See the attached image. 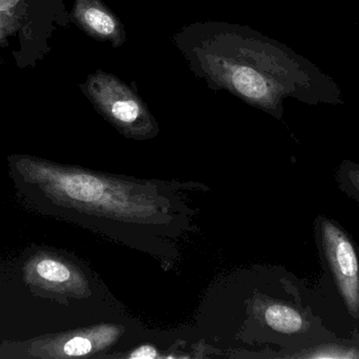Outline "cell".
Wrapping results in <instances>:
<instances>
[{"label":"cell","mask_w":359,"mask_h":359,"mask_svg":"<svg viewBox=\"0 0 359 359\" xmlns=\"http://www.w3.org/2000/svg\"><path fill=\"white\" fill-rule=\"evenodd\" d=\"M35 179L80 213L96 219L111 240L172 265V244L189 225L188 208L158 181L36 167Z\"/></svg>","instance_id":"6da1fadb"},{"label":"cell","mask_w":359,"mask_h":359,"mask_svg":"<svg viewBox=\"0 0 359 359\" xmlns=\"http://www.w3.org/2000/svg\"><path fill=\"white\" fill-rule=\"evenodd\" d=\"M314 236L323 270L322 294L332 293L327 301L335 303L351 339L359 341L358 247L343 226L324 215H318L314 221Z\"/></svg>","instance_id":"7a4b0ae2"},{"label":"cell","mask_w":359,"mask_h":359,"mask_svg":"<svg viewBox=\"0 0 359 359\" xmlns=\"http://www.w3.org/2000/svg\"><path fill=\"white\" fill-rule=\"evenodd\" d=\"M86 92L99 113L128 138H154L159 126L136 91L117 76L98 71L90 75Z\"/></svg>","instance_id":"3957f363"},{"label":"cell","mask_w":359,"mask_h":359,"mask_svg":"<svg viewBox=\"0 0 359 359\" xmlns=\"http://www.w3.org/2000/svg\"><path fill=\"white\" fill-rule=\"evenodd\" d=\"M74 16L88 35L107 41L114 48L126 41L124 25L101 0H76Z\"/></svg>","instance_id":"277c9868"},{"label":"cell","mask_w":359,"mask_h":359,"mask_svg":"<svg viewBox=\"0 0 359 359\" xmlns=\"http://www.w3.org/2000/svg\"><path fill=\"white\" fill-rule=\"evenodd\" d=\"M35 272L38 278L50 284L60 285L75 292H86V282L69 266L53 259H40L36 263Z\"/></svg>","instance_id":"5b68a950"},{"label":"cell","mask_w":359,"mask_h":359,"mask_svg":"<svg viewBox=\"0 0 359 359\" xmlns=\"http://www.w3.org/2000/svg\"><path fill=\"white\" fill-rule=\"evenodd\" d=\"M335 183L344 194L359 206V162H341L335 171Z\"/></svg>","instance_id":"8992f818"},{"label":"cell","mask_w":359,"mask_h":359,"mask_svg":"<svg viewBox=\"0 0 359 359\" xmlns=\"http://www.w3.org/2000/svg\"><path fill=\"white\" fill-rule=\"evenodd\" d=\"M156 352L154 351L151 348L145 347L143 349L139 350L136 353L133 354L132 358H155Z\"/></svg>","instance_id":"52a82bcc"},{"label":"cell","mask_w":359,"mask_h":359,"mask_svg":"<svg viewBox=\"0 0 359 359\" xmlns=\"http://www.w3.org/2000/svg\"><path fill=\"white\" fill-rule=\"evenodd\" d=\"M18 1L19 0H0V12L11 10L18 4Z\"/></svg>","instance_id":"ba28073f"},{"label":"cell","mask_w":359,"mask_h":359,"mask_svg":"<svg viewBox=\"0 0 359 359\" xmlns=\"http://www.w3.org/2000/svg\"><path fill=\"white\" fill-rule=\"evenodd\" d=\"M4 27H6V22H4V19H2V17L0 16V33H1L2 31H4Z\"/></svg>","instance_id":"9c48e42d"}]
</instances>
